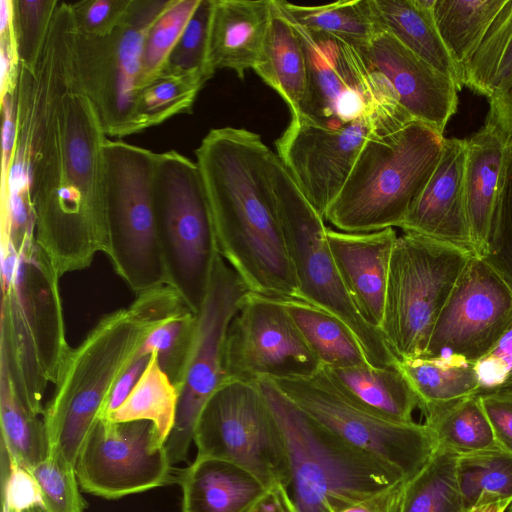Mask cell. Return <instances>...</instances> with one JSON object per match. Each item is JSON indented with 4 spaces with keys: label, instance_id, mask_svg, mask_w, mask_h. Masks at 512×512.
Returning a JSON list of instances; mask_svg holds the SVG:
<instances>
[{
    "label": "cell",
    "instance_id": "obj_35",
    "mask_svg": "<svg viewBox=\"0 0 512 512\" xmlns=\"http://www.w3.org/2000/svg\"><path fill=\"white\" fill-rule=\"evenodd\" d=\"M178 399V388L162 370L156 355L152 353L130 394L105 419L116 423L152 422L160 438L166 443L175 424Z\"/></svg>",
    "mask_w": 512,
    "mask_h": 512
},
{
    "label": "cell",
    "instance_id": "obj_10",
    "mask_svg": "<svg viewBox=\"0 0 512 512\" xmlns=\"http://www.w3.org/2000/svg\"><path fill=\"white\" fill-rule=\"evenodd\" d=\"M269 166L302 300L342 320L358 339L371 366L397 365L399 360L381 331L363 319L343 283L327 242L324 218L308 202L273 151Z\"/></svg>",
    "mask_w": 512,
    "mask_h": 512
},
{
    "label": "cell",
    "instance_id": "obj_11",
    "mask_svg": "<svg viewBox=\"0 0 512 512\" xmlns=\"http://www.w3.org/2000/svg\"><path fill=\"white\" fill-rule=\"evenodd\" d=\"M108 257L115 273L137 294L168 285L154 208L156 152L106 139Z\"/></svg>",
    "mask_w": 512,
    "mask_h": 512
},
{
    "label": "cell",
    "instance_id": "obj_34",
    "mask_svg": "<svg viewBox=\"0 0 512 512\" xmlns=\"http://www.w3.org/2000/svg\"><path fill=\"white\" fill-rule=\"evenodd\" d=\"M505 2L506 0H436V27L450 55L462 71Z\"/></svg>",
    "mask_w": 512,
    "mask_h": 512
},
{
    "label": "cell",
    "instance_id": "obj_22",
    "mask_svg": "<svg viewBox=\"0 0 512 512\" xmlns=\"http://www.w3.org/2000/svg\"><path fill=\"white\" fill-rule=\"evenodd\" d=\"M397 237L392 227L365 233L326 230L330 251L351 299L363 319L379 330Z\"/></svg>",
    "mask_w": 512,
    "mask_h": 512
},
{
    "label": "cell",
    "instance_id": "obj_56",
    "mask_svg": "<svg viewBox=\"0 0 512 512\" xmlns=\"http://www.w3.org/2000/svg\"><path fill=\"white\" fill-rule=\"evenodd\" d=\"M507 512H512V503L509 505Z\"/></svg>",
    "mask_w": 512,
    "mask_h": 512
},
{
    "label": "cell",
    "instance_id": "obj_15",
    "mask_svg": "<svg viewBox=\"0 0 512 512\" xmlns=\"http://www.w3.org/2000/svg\"><path fill=\"white\" fill-rule=\"evenodd\" d=\"M303 412L347 443L397 469L406 481L428 463L437 440L425 423H398L345 399L320 370L311 378L272 380Z\"/></svg>",
    "mask_w": 512,
    "mask_h": 512
},
{
    "label": "cell",
    "instance_id": "obj_47",
    "mask_svg": "<svg viewBox=\"0 0 512 512\" xmlns=\"http://www.w3.org/2000/svg\"><path fill=\"white\" fill-rule=\"evenodd\" d=\"M2 508L10 512H37L40 489L30 469L10 461L1 452Z\"/></svg>",
    "mask_w": 512,
    "mask_h": 512
},
{
    "label": "cell",
    "instance_id": "obj_23",
    "mask_svg": "<svg viewBox=\"0 0 512 512\" xmlns=\"http://www.w3.org/2000/svg\"><path fill=\"white\" fill-rule=\"evenodd\" d=\"M273 13V0H214L207 68L211 78L231 69L240 79L263 58Z\"/></svg>",
    "mask_w": 512,
    "mask_h": 512
},
{
    "label": "cell",
    "instance_id": "obj_41",
    "mask_svg": "<svg viewBox=\"0 0 512 512\" xmlns=\"http://www.w3.org/2000/svg\"><path fill=\"white\" fill-rule=\"evenodd\" d=\"M30 470L40 489L37 512H85L75 465L62 454L51 451Z\"/></svg>",
    "mask_w": 512,
    "mask_h": 512
},
{
    "label": "cell",
    "instance_id": "obj_18",
    "mask_svg": "<svg viewBox=\"0 0 512 512\" xmlns=\"http://www.w3.org/2000/svg\"><path fill=\"white\" fill-rule=\"evenodd\" d=\"M511 322L512 288L488 263L473 256L436 321L425 356L454 354L475 362L493 348Z\"/></svg>",
    "mask_w": 512,
    "mask_h": 512
},
{
    "label": "cell",
    "instance_id": "obj_44",
    "mask_svg": "<svg viewBox=\"0 0 512 512\" xmlns=\"http://www.w3.org/2000/svg\"><path fill=\"white\" fill-rule=\"evenodd\" d=\"M59 0H13V25L20 65L34 69Z\"/></svg>",
    "mask_w": 512,
    "mask_h": 512
},
{
    "label": "cell",
    "instance_id": "obj_42",
    "mask_svg": "<svg viewBox=\"0 0 512 512\" xmlns=\"http://www.w3.org/2000/svg\"><path fill=\"white\" fill-rule=\"evenodd\" d=\"M214 0H200L161 74L194 75L205 84L211 79L207 68L208 40Z\"/></svg>",
    "mask_w": 512,
    "mask_h": 512
},
{
    "label": "cell",
    "instance_id": "obj_17",
    "mask_svg": "<svg viewBox=\"0 0 512 512\" xmlns=\"http://www.w3.org/2000/svg\"><path fill=\"white\" fill-rule=\"evenodd\" d=\"M75 469L82 491L118 499L167 484L172 464L152 422L101 418L84 440Z\"/></svg>",
    "mask_w": 512,
    "mask_h": 512
},
{
    "label": "cell",
    "instance_id": "obj_8",
    "mask_svg": "<svg viewBox=\"0 0 512 512\" xmlns=\"http://www.w3.org/2000/svg\"><path fill=\"white\" fill-rule=\"evenodd\" d=\"M153 192L168 285L197 313L220 253L196 161L175 150L157 153Z\"/></svg>",
    "mask_w": 512,
    "mask_h": 512
},
{
    "label": "cell",
    "instance_id": "obj_1",
    "mask_svg": "<svg viewBox=\"0 0 512 512\" xmlns=\"http://www.w3.org/2000/svg\"><path fill=\"white\" fill-rule=\"evenodd\" d=\"M260 135L211 129L195 150L218 251L251 293L302 300Z\"/></svg>",
    "mask_w": 512,
    "mask_h": 512
},
{
    "label": "cell",
    "instance_id": "obj_30",
    "mask_svg": "<svg viewBox=\"0 0 512 512\" xmlns=\"http://www.w3.org/2000/svg\"><path fill=\"white\" fill-rule=\"evenodd\" d=\"M422 412L438 447L457 456L497 446L481 399L475 395L429 406Z\"/></svg>",
    "mask_w": 512,
    "mask_h": 512
},
{
    "label": "cell",
    "instance_id": "obj_54",
    "mask_svg": "<svg viewBox=\"0 0 512 512\" xmlns=\"http://www.w3.org/2000/svg\"><path fill=\"white\" fill-rule=\"evenodd\" d=\"M252 512H297L288 488L276 485L270 488Z\"/></svg>",
    "mask_w": 512,
    "mask_h": 512
},
{
    "label": "cell",
    "instance_id": "obj_45",
    "mask_svg": "<svg viewBox=\"0 0 512 512\" xmlns=\"http://www.w3.org/2000/svg\"><path fill=\"white\" fill-rule=\"evenodd\" d=\"M512 288V139L484 256Z\"/></svg>",
    "mask_w": 512,
    "mask_h": 512
},
{
    "label": "cell",
    "instance_id": "obj_51",
    "mask_svg": "<svg viewBox=\"0 0 512 512\" xmlns=\"http://www.w3.org/2000/svg\"><path fill=\"white\" fill-rule=\"evenodd\" d=\"M406 482L400 480L340 512H400Z\"/></svg>",
    "mask_w": 512,
    "mask_h": 512
},
{
    "label": "cell",
    "instance_id": "obj_53",
    "mask_svg": "<svg viewBox=\"0 0 512 512\" xmlns=\"http://www.w3.org/2000/svg\"><path fill=\"white\" fill-rule=\"evenodd\" d=\"M487 120L512 138V80L503 91L489 99Z\"/></svg>",
    "mask_w": 512,
    "mask_h": 512
},
{
    "label": "cell",
    "instance_id": "obj_3",
    "mask_svg": "<svg viewBox=\"0 0 512 512\" xmlns=\"http://www.w3.org/2000/svg\"><path fill=\"white\" fill-rule=\"evenodd\" d=\"M186 309L173 287L160 285L98 320L71 349L44 406L42 420L49 452H58L76 464L84 440L104 414L113 387L136 359L147 336Z\"/></svg>",
    "mask_w": 512,
    "mask_h": 512
},
{
    "label": "cell",
    "instance_id": "obj_36",
    "mask_svg": "<svg viewBox=\"0 0 512 512\" xmlns=\"http://www.w3.org/2000/svg\"><path fill=\"white\" fill-rule=\"evenodd\" d=\"M511 80L512 0H506L480 46L463 66V83L490 99L503 91Z\"/></svg>",
    "mask_w": 512,
    "mask_h": 512
},
{
    "label": "cell",
    "instance_id": "obj_4",
    "mask_svg": "<svg viewBox=\"0 0 512 512\" xmlns=\"http://www.w3.org/2000/svg\"><path fill=\"white\" fill-rule=\"evenodd\" d=\"M0 356L26 407L42 416L49 384L71 351L60 277L30 232L20 243L0 238Z\"/></svg>",
    "mask_w": 512,
    "mask_h": 512
},
{
    "label": "cell",
    "instance_id": "obj_28",
    "mask_svg": "<svg viewBox=\"0 0 512 512\" xmlns=\"http://www.w3.org/2000/svg\"><path fill=\"white\" fill-rule=\"evenodd\" d=\"M253 70L283 98L292 116L299 115L307 86L305 56L297 32L275 0L263 58Z\"/></svg>",
    "mask_w": 512,
    "mask_h": 512
},
{
    "label": "cell",
    "instance_id": "obj_52",
    "mask_svg": "<svg viewBox=\"0 0 512 512\" xmlns=\"http://www.w3.org/2000/svg\"><path fill=\"white\" fill-rule=\"evenodd\" d=\"M151 355L137 357L124 371L116 382L108 399L102 418H106L112 411L118 408L130 394L140 376L144 372ZM101 419V418H100Z\"/></svg>",
    "mask_w": 512,
    "mask_h": 512
},
{
    "label": "cell",
    "instance_id": "obj_19",
    "mask_svg": "<svg viewBox=\"0 0 512 512\" xmlns=\"http://www.w3.org/2000/svg\"><path fill=\"white\" fill-rule=\"evenodd\" d=\"M374 132L384 131L372 119L326 128L292 116L277 139V156L323 218L343 188L366 139Z\"/></svg>",
    "mask_w": 512,
    "mask_h": 512
},
{
    "label": "cell",
    "instance_id": "obj_5",
    "mask_svg": "<svg viewBox=\"0 0 512 512\" xmlns=\"http://www.w3.org/2000/svg\"><path fill=\"white\" fill-rule=\"evenodd\" d=\"M443 141V134L416 120L372 133L324 220L349 233L399 227L433 173Z\"/></svg>",
    "mask_w": 512,
    "mask_h": 512
},
{
    "label": "cell",
    "instance_id": "obj_57",
    "mask_svg": "<svg viewBox=\"0 0 512 512\" xmlns=\"http://www.w3.org/2000/svg\"><path fill=\"white\" fill-rule=\"evenodd\" d=\"M2 512H10V511H8V510H7V509H5V508H2Z\"/></svg>",
    "mask_w": 512,
    "mask_h": 512
},
{
    "label": "cell",
    "instance_id": "obj_29",
    "mask_svg": "<svg viewBox=\"0 0 512 512\" xmlns=\"http://www.w3.org/2000/svg\"><path fill=\"white\" fill-rule=\"evenodd\" d=\"M1 452L28 469L49 452L42 416L32 413L21 400L9 367L0 356Z\"/></svg>",
    "mask_w": 512,
    "mask_h": 512
},
{
    "label": "cell",
    "instance_id": "obj_7",
    "mask_svg": "<svg viewBox=\"0 0 512 512\" xmlns=\"http://www.w3.org/2000/svg\"><path fill=\"white\" fill-rule=\"evenodd\" d=\"M473 256L429 237H397L380 331L399 361L426 355L436 321Z\"/></svg>",
    "mask_w": 512,
    "mask_h": 512
},
{
    "label": "cell",
    "instance_id": "obj_50",
    "mask_svg": "<svg viewBox=\"0 0 512 512\" xmlns=\"http://www.w3.org/2000/svg\"><path fill=\"white\" fill-rule=\"evenodd\" d=\"M14 96L15 94L11 93H6L1 96V188H3L7 182L16 142Z\"/></svg>",
    "mask_w": 512,
    "mask_h": 512
},
{
    "label": "cell",
    "instance_id": "obj_31",
    "mask_svg": "<svg viewBox=\"0 0 512 512\" xmlns=\"http://www.w3.org/2000/svg\"><path fill=\"white\" fill-rule=\"evenodd\" d=\"M419 400V409L474 395L478 380L474 362L446 354L399 361Z\"/></svg>",
    "mask_w": 512,
    "mask_h": 512
},
{
    "label": "cell",
    "instance_id": "obj_32",
    "mask_svg": "<svg viewBox=\"0 0 512 512\" xmlns=\"http://www.w3.org/2000/svg\"><path fill=\"white\" fill-rule=\"evenodd\" d=\"M282 302L322 367L369 364L358 339L342 320L304 301Z\"/></svg>",
    "mask_w": 512,
    "mask_h": 512
},
{
    "label": "cell",
    "instance_id": "obj_27",
    "mask_svg": "<svg viewBox=\"0 0 512 512\" xmlns=\"http://www.w3.org/2000/svg\"><path fill=\"white\" fill-rule=\"evenodd\" d=\"M436 0H371L379 31L393 35L401 44L450 77L459 91L463 71L443 43L434 20Z\"/></svg>",
    "mask_w": 512,
    "mask_h": 512
},
{
    "label": "cell",
    "instance_id": "obj_6",
    "mask_svg": "<svg viewBox=\"0 0 512 512\" xmlns=\"http://www.w3.org/2000/svg\"><path fill=\"white\" fill-rule=\"evenodd\" d=\"M257 383L286 444L291 476L288 491L297 512H340L405 480L394 467L308 416L272 380Z\"/></svg>",
    "mask_w": 512,
    "mask_h": 512
},
{
    "label": "cell",
    "instance_id": "obj_16",
    "mask_svg": "<svg viewBox=\"0 0 512 512\" xmlns=\"http://www.w3.org/2000/svg\"><path fill=\"white\" fill-rule=\"evenodd\" d=\"M226 381L311 378L322 365L284 303L249 293L227 333Z\"/></svg>",
    "mask_w": 512,
    "mask_h": 512
},
{
    "label": "cell",
    "instance_id": "obj_37",
    "mask_svg": "<svg viewBox=\"0 0 512 512\" xmlns=\"http://www.w3.org/2000/svg\"><path fill=\"white\" fill-rule=\"evenodd\" d=\"M457 455L443 448L406 482L400 512H469L457 479Z\"/></svg>",
    "mask_w": 512,
    "mask_h": 512
},
{
    "label": "cell",
    "instance_id": "obj_43",
    "mask_svg": "<svg viewBox=\"0 0 512 512\" xmlns=\"http://www.w3.org/2000/svg\"><path fill=\"white\" fill-rule=\"evenodd\" d=\"M196 313L187 310L161 323L145 339L137 357L154 353L162 370L176 385L191 345Z\"/></svg>",
    "mask_w": 512,
    "mask_h": 512
},
{
    "label": "cell",
    "instance_id": "obj_2",
    "mask_svg": "<svg viewBox=\"0 0 512 512\" xmlns=\"http://www.w3.org/2000/svg\"><path fill=\"white\" fill-rule=\"evenodd\" d=\"M104 132L78 82L62 98L34 165L35 240L60 278L109 247Z\"/></svg>",
    "mask_w": 512,
    "mask_h": 512
},
{
    "label": "cell",
    "instance_id": "obj_20",
    "mask_svg": "<svg viewBox=\"0 0 512 512\" xmlns=\"http://www.w3.org/2000/svg\"><path fill=\"white\" fill-rule=\"evenodd\" d=\"M364 53L386 77L401 108L413 120L443 134L457 111L455 82L386 31H379Z\"/></svg>",
    "mask_w": 512,
    "mask_h": 512
},
{
    "label": "cell",
    "instance_id": "obj_12",
    "mask_svg": "<svg viewBox=\"0 0 512 512\" xmlns=\"http://www.w3.org/2000/svg\"><path fill=\"white\" fill-rule=\"evenodd\" d=\"M197 455L242 467L268 489L289 488L286 444L258 383L228 380L202 409L194 429Z\"/></svg>",
    "mask_w": 512,
    "mask_h": 512
},
{
    "label": "cell",
    "instance_id": "obj_48",
    "mask_svg": "<svg viewBox=\"0 0 512 512\" xmlns=\"http://www.w3.org/2000/svg\"><path fill=\"white\" fill-rule=\"evenodd\" d=\"M132 0H81L70 2L76 28L90 36L110 34L124 18Z\"/></svg>",
    "mask_w": 512,
    "mask_h": 512
},
{
    "label": "cell",
    "instance_id": "obj_49",
    "mask_svg": "<svg viewBox=\"0 0 512 512\" xmlns=\"http://www.w3.org/2000/svg\"><path fill=\"white\" fill-rule=\"evenodd\" d=\"M498 447L512 454V397L480 398Z\"/></svg>",
    "mask_w": 512,
    "mask_h": 512
},
{
    "label": "cell",
    "instance_id": "obj_55",
    "mask_svg": "<svg viewBox=\"0 0 512 512\" xmlns=\"http://www.w3.org/2000/svg\"><path fill=\"white\" fill-rule=\"evenodd\" d=\"M511 502L499 500L487 503H481L469 512H506Z\"/></svg>",
    "mask_w": 512,
    "mask_h": 512
},
{
    "label": "cell",
    "instance_id": "obj_26",
    "mask_svg": "<svg viewBox=\"0 0 512 512\" xmlns=\"http://www.w3.org/2000/svg\"><path fill=\"white\" fill-rule=\"evenodd\" d=\"M331 385L352 404L384 419L411 423L419 400L399 363L386 368L369 364L322 367Z\"/></svg>",
    "mask_w": 512,
    "mask_h": 512
},
{
    "label": "cell",
    "instance_id": "obj_33",
    "mask_svg": "<svg viewBox=\"0 0 512 512\" xmlns=\"http://www.w3.org/2000/svg\"><path fill=\"white\" fill-rule=\"evenodd\" d=\"M275 1L283 14L301 27L337 37L363 52L379 32L371 0L337 1L317 6Z\"/></svg>",
    "mask_w": 512,
    "mask_h": 512
},
{
    "label": "cell",
    "instance_id": "obj_46",
    "mask_svg": "<svg viewBox=\"0 0 512 512\" xmlns=\"http://www.w3.org/2000/svg\"><path fill=\"white\" fill-rule=\"evenodd\" d=\"M474 368L475 396L512 397V322L493 348L474 362Z\"/></svg>",
    "mask_w": 512,
    "mask_h": 512
},
{
    "label": "cell",
    "instance_id": "obj_21",
    "mask_svg": "<svg viewBox=\"0 0 512 512\" xmlns=\"http://www.w3.org/2000/svg\"><path fill=\"white\" fill-rule=\"evenodd\" d=\"M466 139L444 138L439 161L399 228L453 244L474 254L467 216Z\"/></svg>",
    "mask_w": 512,
    "mask_h": 512
},
{
    "label": "cell",
    "instance_id": "obj_38",
    "mask_svg": "<svg viewBox=\"0 0 512 512\" xmlns=\"http://www.w3.org/2000/svg\"><path fill=\"white\" fill-rule=\"evenodd\" d=\"M457 479L468 511L481 503H512V454L496 446L458 456Z\"/></svg>",
    "mask_w": 512,
    "mask_h": 512
},
{
    "label": "cell",
    "instance_id": "obj_9",
    "mask_svg": "<svg viewBox=\"0 0 512 512\" xmlns=\"http://www.w3.org/2000/svg\"><path fill=\"white\" fill-rule=\"evenodd\" d=\"M290 22L301 41L307 70L305 99L297 116L326 128L372 119L385 132L414 121L363 51Z\"/></svg>",
    "mask_w": 512,
    "mask_h": 512
},
{
    "label": "cell",
    "instance_id": "obj_24",
    "mask_svg": "<svg viewBox=\"0 0 512 512\" xmlns=\"http://www.w3.org/2000/svg\"><path fill=\"white\" fill-rule=\"evenodd\" d=\"M511 139L487 119L466 139L465 200L474 255L479 258L486 252Z\"/></svg>",
    "mask_w": 512,
    "mask_h": 512
},
{
    "label": "cell",
    "instance_id": "obj_13",
    "mask_svg": "<svg viewBox=\"0 0 512 512\" xmlns=\"http://www.w3.org/2000/svg\"><path fill=\"white\" fill-rule=\"evenodd\" d=\"M172 0H132L106 36L77 30L74 68L78 85L94 105L107 136L135 134V103L148 31Z\"/></svg>",
    "mask_w": 512,
    "mask_h": 512
},
{
    "label": "cell",
    "instance_id": "obj_25",
    "mask_svg": "<svg viewBox=\"0 0 512 512\" xmlns=\"http://www.w3.org/2000/svg\"><path fill=\"white\" fill-rule=\"evenodd\" d=\"M180 512H252L269 490L242 467L196 456L178 478Z\"/></svg>",
    "mask_w": 512,
    "mask_h": 512
},
{
    "label": "cell",
    "instance_id": "obj_40",
    "mask_svg": "<svg viewBox=\"0 0 512 512\" xmlns=\"http://www.w3.org/2000/svg\"><path fill=\"white\" fill-rule=\"evenodd\" d=\"M200 0H172L147 33L141 64L138 91L162 72Z\"/></svg>",
    "mask_w": 512,
    "mask_h": 512
},
{
    "label": "cell",
    "instance_id": "obj_39",
    "mask_svg": "<svg viewBox=\"0 0 512 512\" xmlns=\"http://www.w3.org/2000/svg\"><path fill=\"white\" fill-rule=\"evenodd\" d=\"M205 83L194 75L160 74L140 89L135 103V133L190 114Z\"/></svg>",
    "mask_w": 512,
    "mask_h": 512
},
{
    "label": "cell",
    "instance_id": "obj_14",
    "mask_svg": "<svg viewBox=\"0 0 512 512\" xmlns=\"http://www.w3.org/2000/svg\"><path fill=\"white\" fill-rule=\"evenodd\" d=\"M250 293L219 254L200 309L188 355L176 384L179 392L174 427L165 448L173 465L187 459L198 417L226 382L225 344L229 326Z\"/></svg>",
    "mask_w": 512,
    "mask_h": 512
}]
</instances>
